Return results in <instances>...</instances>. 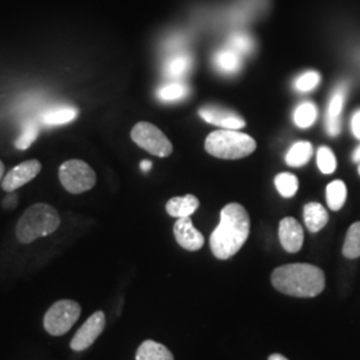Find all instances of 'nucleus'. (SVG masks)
Wrapping results in <instances>:
<instances>
[{
    "mask_svg": "<svg viewBox=\"0 0 360 360\" xmlns=\"http://www.w3.org/2000/svg\"><path fill=\"white\" fill-rule=\"evenodd\" d=\"M351 129H352V132H354L355 138L360 141V110H358V111L354 114V116H352Z\"/></svg>",
    "mask_w": 360,
    "mask_h": 360,
    "instance_id": "30",
    "label": "nucleus"
},
{
    "mask_svg": "<svg viewBox=\"0 0 360 360\" xmlns=\"http://www.w3.org/2000/svg\"><path fill=\"white\" fill-rule=\"evenodd\" d=\"M4 178V163L0 160V181Z\"/></svg>",
    "mask_w": 360,
    "mask_h": 360,
    "instance_id": "35",
    "label": "nucleus"
},
{
    "mask_svg": "<svg viewBox=\"0 0 360 360\" xmlns=\"http://www.w3.org/2000/svg\"><path fill=\"white\" fill-rule=\"evenodd\" d=\"M229 49L239 55H247L254 50V41L245 34H233L229 40Z\"/></svg>",
    "mask_w": 360,
    "mask_h": 360,
    "instance_id": "28",
    "label": "nucleus"
},
{
    "mask_svg": "<svg viewBox=\"0 0 360 360\" xmlns=\"http://www.w3.org/2000/svg\"><path fill=\"white\" fill-rule=\"evenodd\" d=\"M321 83V74L318 71H307L296 79L295 89L302 92H309L318 87Z\"/></svg>",
    "mask_w": 360,
    "mask_h": 360,
    "instance_id": "29",
    "label": "nucleus"
},
{
    "mask_svg": "<svg viewBox=\"0 0 360 360\" xmlns=\"http://www.w3.org/2000/svg\"><path fill=\"white\" fill-rule=\"evenodd\" d=\"M271 283L284 295L315 297L322 294L326 276L319 267L307 263H292L275 269Z\"/></svg>",
    "mask_w": 360,
    "mask_h": 360,
    "instance_id": "2",
    "label": "nucleus"
},
{
    "mask_svg": "<svg viewBox=\"0 0 360 360\" xmlns=\"http://www.w3.org/2000/svg\"><path fill=\"white\" fill-rule=\"evenodd\" d=\"M199 207V200L193 195H184V196H175L171 198L166 205V211L168 215L174 218H188Z\"/></svg>",
    "mask_w": 360,
    "mask_h": 360,
    "instance_id": "15",
    "label": "nucleus"
},
{
    "mask_svg": "<svg viewBox=\"0 0 360 360\" xmlns=\"http://www.w3.org/2000/svg\"><path fill=\"white\" fill-rule=\"evenodd\" d=\"M59 180L70 193H87L96 184V174L83 160L71 159L59 167Z\"/></svg>",
    "mask_w": 360,
    "mask_h": 360,
    "instance_id": "6",
    "label": "nucleus"
},
{
    "mask_svg": "<svg viewBox=\"0 0 360 360\" xmlns=\"http://www.w3.org/2000/svg\"><path fill=\"white\" fill-rule=\"evenodd\" d=\"M174 235L180 247L187 251H198L205 245V238L193 227V220L188 218H179L174 226Z\"/></svg>",
    "mask_w": 360,
    "mask_h": 360,
    "instance_id": "11",
    "label": "nucleus"
},
{
    "mask_svg": "<svg viewBox=\"0 0 360 360\" xmlns=\"http://www.w3.org/2000/svg\"><path fill=\"white\" fill-rule=\"evenodd\" d=\"M343 255L347 259H356L360 257V221L354 223L348 229L343 245Z\"/></svg>",
    "mask_w": 360,
    "mask_h": 360,
    "instance_id": "24",
    "label": "nucleus"
},
{
    "mask_svg": "<svg viewBox=\"0 0 360 360\" xmlns=\"http://www.w3.org/2000/svg\"><path fill=\"white\" fill-rule=\"evenodd\" d=\"M326 199H327V205L333 211H339L342 207L345 206L347 199V187L345 181L342 180L331 181L326 190Z\"/></svg>",
    "mask_w": 360,
    "mask_h": 360,
    "instance_id": "20",
    "label": "nucleus"
},
{
    "mask_svg": "<svg viewBox=\"0 0 360 360\" xmlns=\"http://www.w3.org/2000/svg\"><path fill=\"white\" fill-rule=\"evenodd\" d=\"M276 190L283 198H292L299 188V181L294 174L283 172L275 178Z\"/></svg>",
    "mask_w": 360,
    "mask_h": 360,
    "instance_id": "26",
    "label": "nucleus"
},
{
    "mask_svg": "<svg viewBox=\"0 0 360 360\" xmlns=\"http://www.w3.org/2000/svg\"><path fill=\"white\" fill-rule=\"evenodd\" d=\"M151 167H153V163L150 160H143L142 163H141V168H142V171H144V172L150 171Z\"/></svg>",
    "mask_w": 360,
    "mask_h": 360,
    "instance_id": "32",
    "label": "nucleus"
},
{
    "mask_svg": "<svg viewBox=\"0 0 360 360\" xmlns=\"http://www.w3.org/2000/svg\"><path fill=\"white\" fill-rule=\"evenodd\" d=\"M358 171H359V175H360V166H359V168H358Z\"/></svg>",
    "mask_w": 360,
    "mask_h": 360,
    "instance_id": "36",
    "label": "nucleus"
},
{
    "mask_svg": "<svg viewBox=\"0 0 360 360\" xmlns=\"http://www.w3.org/2000/svg\"><path fill=\"white\" fill-rule=\"evenodd\" d=\"M188 94H190V89L186 83L172 82L159 89L158 98L165 103H171V102H178L184 99Z\"/></svg>",
    "mask_w": 360,
    "mask_h": 360,
    "instance_id": "22",
    "label": "nucleus"
},
{
    "mask_svg": "<svg viewBox=\"0 0 360 360\" xmlns=\"http://www.w3.org/2000/svg\"><path fill=\"white\" fill-rule=\"evenodd\" d=\"M269 360H288L283 355H281V354H272Z\"/></svg>",
    "mask_w": 360,
    "mask_h": 360,
    "instance_id": "34",
    "label": "nucleus"
},
{
    "mask_svg": "<svg viewBox=\"0 0 360 360\" xmlns=\"http://www.w3.org/2000/svg\"><path fill=\"white\" fill-rule=\"evenodd\" d=\"M82 314V307L75 300L63 299L53 303L44 315V330L52 336L67 334L77 322Z\"/></svg>",
    "mask_w": 360,
    "mask_h": 360,
    "instance_id": "5",
    "label": "nucleus"
},
{
    "mask_svg": "<svg viewBox=\"0 0 360 360\" xmlns=\"http://www.w3.org/2000/svg\"><path fill=\"white\" fill-rule=\"evenodd\" d=\"M352 159H354V162H356V163H360V146L354 151V155H352Z\"/></svg>",
    "mask_w": 360,
    "mask_h": 360,
    "instance_id": "33",
    "label": "nucleus"
},
{
    "mask_svg": "<svg viewBox=\"0 0 360 360\" xmlns=\"http://www.w3.org/2000/svg\"><path fill=\"white\" fill-rule=\"evenodd\" d=\"M10 195L3 200V207L7 210H13L18 205V196L13 193H8Z\"/></svg>",
    "mask_w": 360,
    "mask_h": 360,
    "instance_id": "31",
    "label": "nucleus"
},
{
    "mask_svg": "<svg viewBox=\"0 0 360 360\" xmlns=\"http://www.w3.org/2000/svg\"><path fill=\"white\" fill-rule=\"evenodd\" d=\"M105 327V315L103 311H96L74 335L70 346L74 351H84L91 347Z\"/></svg>",
    "mask_w": 360,
    "mask_h": 360,
    "instance_id": "8",
    "label": "nucleus"
},
{
    "mask_svg": "<svg viewBox=\"0 0 360 360\" xmlns=\"http://www.w3.org/2000/svg\"><path fill=\"white\" fill-rule=\"evenodd\" d=\"M131 139L141 148L155 156L166 158L172 154V143L169 142L163 131L153 123L139 122L131 129Z\"/></svg>",
    "mask_w": 360,
    "mask_h": 360,
    "instance_id": "7",
    "label": "nucleus"
},
{
    "mask_svg": "<svg viewBox=\"0 0 360 360\" xmlns=\"http://www.w3.org/2000/svg\"><path fill=\"white\" fill-rule=\"evenodd\" d=\"M60 226V215L55 207L37 203L28 207L16 224V238L20 243L28 245L39 238L49 236Z\"/></svg>",
    "mask_w": 360,
    "mask_h": 360,
    "instance_id": "3",
    "label": "nucleus"
},
{
    "mask_svg": "<svg viewBox=\"0 0 360 360\" xmlns=\"http://www.w3.org/2000/svg\"><path fill=\"white\" fill-rule=\"evenodd\" d=\"M199 115L202 116L207 123L212 126H218L223 129H240L245 127V119L236 112L218 105H206L199 110Z\"/></svg>",
    "mask_w": 360,
    "mask_h": 360,
    "instance_id": "10",
    "label": "nucleus"
},
{
    "mask_svg": "<svg viewBox=\"0 0 360 360\" xmlns=\"http://www.w3.org/2000/svg\"><path fill=\"white\" fill-rule=\"evenodd\" d=\"M191 67H193L191 56L181 53L168 60L165 65V74L171 79H180L191 70Z\"/></svg>",
    "mask_w": 360,
    "mask_h": 360,
    "instance_id": "21",
    "label": "nucleus"
},
{
    "mask_svg": "<svg viewBox=\"0 0 360 360\" xmlns=\"http://www.w3.org/2000/svg\"><path fill=\"white\" fill-rule=\"evenodd\" d=\"M312 156V144L309 142H297L288 150L285 162L291 167H302L307 165Z\"/></svg>",
    "mask_w": 360,
    "mask_h": 360,
    "instance_id": "19",
    "label": "nucleus"
},
{
    "mask_svg": "<svg viewBox=\"0 0 360 360\" xmlns=\"http://www.w3.org/2000/svg\"><path fill=\"white\" fill-rule=\"evenodd\" d=\"M41 171V165L37 159L26 160L18 166L11 168L7 175L1 180V188L6 193H13L18 188L23 187L31 180L35 179Z\"/></svg>",
    "mask_w": 360,
    "mask_h": 360,
    "instance_id": "9",
    "label": "nucleus"
},
{
    "mask_svg": "<svg viewBox=\"0 0 360 360\" xmlns=\"http://www.w3.org/2000/svg\"><path fill=\"white\" fill-rule=\"evenodd\" d=\"M304 223L311 232L321 231L328 221V212L319 203H307L303 210Z\"/></svg>",
    "mask_w": 360,
    "mask_h": 360,
    "instance_id": "17",
    "label": "nucleus"
},
{
    "mask_svg": "<svg viewBox=\"0 0 360 360\" xmlns=\"http://www.w3.org/2000/svg\"><path fill=\"white\" fill-rule=\"evenodd\" d=\"M347 89V83L339 84L338 89L335 90L331 101H330V104H328L327 115H326V129H327L330 136H338L340 129H342L340 114H342L345 101H346Z\"/></svg>",
    "mask_w": 360,
    "mask_h": 360,
    "instance_id": "12",
    "label": "nucleus"
},
{
    "mask_svg": "<svg viewBox=\"0 0 360 360\" xmlns=\"http://www.w3.org/2000/svg\"><path fill=\"white\" fill-rule=\"evenodd\" d=\"M207 153L220 159H242L257 150V142L239 129H218L206 139Z\"/></svg>",
    "mask_w": 360,
    "mask_h": 360,
    "instance_id": "4",
    "label": "nucleus"
},
{
    "mask_svg": "<svg viewBox=\"0 0 360 360\" xmlns=\"http://www.w3.org/2000/svg\"><path fill=\"white\" fill-rule=\"evenodd\" d=\"M136 360H174V355L166 346L154 340H146L136 351Z\"/></svg>",
    "mask_w": 360,
    "mask_h": 360,
    "instance_id": "18",
    "label": "nucleus"
},
{
    "mask_svg": "<svg viewBox=\"0 0 360 360\" xmlns=\"http://www.w3.org/2000/svg\"><path fill=\"white\" fill-rule=\"evenodd\" d=\"M39 129H40V126H39L38 122H35V120L26 122L22 127L19 136L15 141V147L18 150L30 148L31 144L38 139Z\"/></svg>",
    "mask_w": 360,
    "mask_h": 360,
    "instance_id": "25",
    "label": "nucleus"
},
{
    "mask_svg": "<svg viewBox=\"0 0 360 360\" xmlns=\"http://www.w3.org/2000/svg\"><path fill=\"white\" fill-rule=\"evenodd\" d=\"M250 235V217L245 207L230 203L220 212L219 226L214 230L210 245L212 254L220 260L233 257Z\"/></svg>",
    "mask_w": 360,
    "mask_h": 360,
    "instance_id": "1",
    "label": "nucleus"
},
{
    "mask_svg": "<svg viewBox=\"0 0 360 360\" xmlns=\"http://www.w3.org/2000/svg\"><path fill=\"white\" fill-rule=\"evenodd\" d=\"M279 240L284 250L290 254H295L300 251L304 240V232L300 223L295 218L282 219L279 223Z\"/></svg>",
    "mask_w": 360,
    "mask_h": 360,
    "instance_id": "13",
    "label": "nucleus"
},
{
    "mask_svg": "<svg viewBox=\"0 0 360 360\" xmlns=\"http://www.w3.org/2000/svg\"><path fill=\"white\" fill-rule=\"evenodd\" d=\"M318 117L316 105L311 102H304L296 107L294 112V122L296 126L300 129H309Z\"/></svg>",
    "mask_w": 360,
    "mask_h": 360,
    "instance_id": "23",
    "label": "nucleus"
},
{
    "mask_svg": "<svg viewBox=\"0 0 360 360\" xmlns=\"http://www.w3.org/2000/svg\"><path fill=\"white\" fill-rule=\"evenodd\" d=\"M318 167L323 174L330 175L336 169V158L333 150L327 146H323L318 150Z\"/></svg>",
    "mask_w": 360,
    "mask_h": 360,
    "instance_id": "27",
    "label": "nucleus"
},
{
    "mask_svg": "<svg viewBox=\"0 0 360 360\" xmlns=\"http://www.w3.org/2000/svg\"><path fill=\"white\" fill-rule=\"evenodd\" d=\"M214 65L224 75H235L242 68V55L231 49H223L215 53Z\"/></svg>",
    "mask_w": 360,
    "mask_h": 360,
    "instance_id": "16",
    "label": "nucleus"
},
{
    "mask_svg": "<svg viewBox=\"0 0 360 360\" xmlns=\"http://www.w3.org/2000/svg\"><path fill=\"white\" fill-rule=\"evenodd\" d=\"M77 114H79V110L75 105H68V104L53 105L40 115V123L41 126H46V127L63 126L75 120Z\"/></svg>",
    "mask_w": 360,
    "mask_h": 360,
    "instance_id": "14",
    "label": "nucleus"
}]
</instances>
